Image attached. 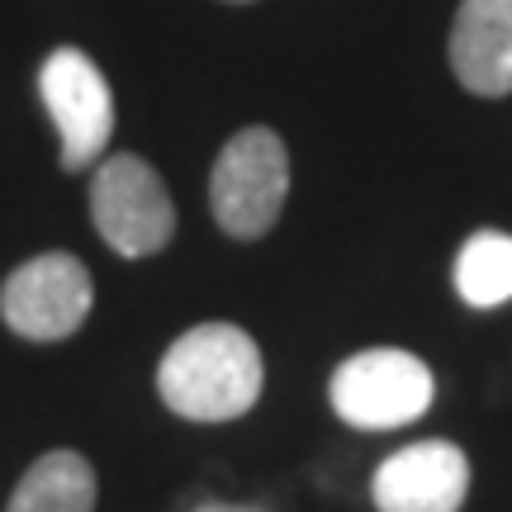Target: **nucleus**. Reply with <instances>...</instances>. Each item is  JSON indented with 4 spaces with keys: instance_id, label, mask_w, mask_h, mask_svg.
<instances>
[{
    "instance_id": "obj_1",
    "label": "nucleus",
    "mask_w": 512,
    "mask_h": 512,
    "mask_svg": "<svg viewBox=\"0 0 512 512\" xmlns=\"http://www.w3.org/2000/svg\"><path fill=\"white\" fill-rule=\"evenodd\" d=\"M266 361L256 337L238 323H195L157 361V394L185 422H233L247 418L261 399Z\"/></svg>"
},
{
    "instance_id": "obj_2",
    "label": "nucleus",
    "mask_w": 512,
    "mask_h": 512,
    "mask_svg": "<svg viewBox=\"0 0 512 512\" xmlns=\"http://www.w3.org/2000/svg\"><path fill=\"white\" fill-rule=\"evenodd\" d=\"M290 200V147L266 124L238 128L209 166V214L233 242L266 238Z\"/></svg>"
},
{
    "instance_id": "obj_3",
    "label": "nucleus",
    "mask_w": 512,
    "mask_h": 512,
    "mask_svg": "<svg viewBox=\"0 0 512 512\" xmlns=\"http://www.w3.org/2000/svg\"><path fill=\"white\" fill-rule=\"evenodd\" d=\"M437 375L403 347H366L337 361L328 375L332 413L356 432H399L432 408Z\"/></svg>"
},
{
    "instance_id": "obj_4",
    "label": "nucleus",
    "mask_w": 512,
    "mask_h": 512,
    "mask_svg": "<svg viewBox=\"0 0 512 512\" xmlns=\"http://www.w3.org/2000/svg\"><path fill=\"white\" fill-rule=\"evenodd\" d=\"M91 223L114 256L143 261L176 238V200L162 171L138 152H105L91 181Z\"/></svg>"
},
{
    "instance_id": "obj_5",
    "label": "nucleus",
    "mask_w": 512,
    "mask_h": 512,
    "mask_svg": "<svg viewBox=\"0 0 512 512\" xmlns=\"http://www.w3.org/2000/svg\"><path fill=\"white\" fill-rule=\"evenodd\" d=\"M38 95L57 128L62 171H91L114 138V91L91 53L53 48L38 67Z\"/></svg>"
},
{
    "instance_id": "obj_6",
    "label": "nucleus",
    "mask_w": 512,
    "mask_h": 512,
    "mask_svg": "<svg viewBox=\"0 0 512 512\" xmlns=\"http://www.w3.org/2000/svg\"><path fill=\"white\" fill-rule=\"evenodd\" d=\"M95 309V280L72 252H38L5 275L0 318L24 342H67Z\"/></svg>"
},
{
    "instance_id": "obj_7",
    "label": "nucleus",
    "mask_w": 512,
    "mask_h": 512,
    "mask_svg": "<svg viewBox=\"0 0 512 512\" xmlns=\"http://www.w3.org/2000/svg\"><path fill=\"white\" fill-rule=\"evenodd\" d=\"M470 498V456L456 441H408L370 475L375 512H460Z\"/></svg>"
},
{
    "instance_id": "obj_8",
    "label": "nucleus",
    "mask_w": 512,
    "mask_h": 512,
    "mask_svg": "<svg viewBox=\"0 0 512 512\" xmlns=\"http://www.w3.org/2000/svg\"><path fill=\"white\" fill-rule=\"evenodd\" d=\"M446 57L470 95L479 100L512 95V0H460Z\"/></svg>"
},
{
    "instance_id": "obj_9",
    "label": "nucleus",
    "mask_w": 512,
    "mask_h": 512,
    "mask_svg": "<svg viewBox=\"0 0 512 512\" xmlns=\"http://www.w3.org/2000/svg\"><path fill=\"white\" fill-rule=\"evenodd\" d=\"M100 479L81 451H48L38 456L5 498V512H95Z\"/></svg>"
},
{
    "instance_id": "obj_10",
    "label": "nucleus",
    "mask_w": 512,
    "mask_h": 512,
    "mask_svg": "<svg viewBox=\"0 0 512 512\" xmlns=\"http://www.w3.org/2000/svg\"><path fill=\"white\" fill-rule=\"evenodd\" d=\"M456 294L470 309H503L512 304V233L479 228L456 252Z\"/></svg>"
},
{
    "instance_id": "obj_11",
    "label": "nucleus",
    "mask_w": 512,
    "mask_h": 512,
    "mask_svg": "<svg viewBox=\"0 0 512 512\" xmlns=\"http://www.w3.org/2000/svg\"><path fill=\"white\" fill-rule=\"evenodd\" d=\"M190 512H271V508H261V503H233V498H204Z\"/></svg>"
},
{
    "instance_id": "obj_12",
    "label": "nucleus",
    "mask_w": 512,
    "mask_h": 512,
    "mask_svg": "<svg viewBox=\"0 0 512 512\" xmlns=\"http://www.w3.org/2000/svg\"><path fill=\"white\" fill-rule=\"evenodd\" d=\"M228 5H247V0H228Z\"/></svg>"
}]
</instances>
